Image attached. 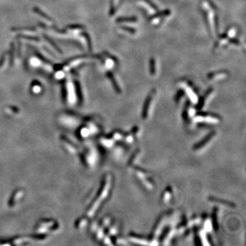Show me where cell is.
<instances>
[{"label":"cell","instance_id":"6da1fadb","mask_svg":"<svg viewBox=\"0 0 246 246\" xmlns=\"http://www.w3.org/2000/svg\"><path fill=\"white\" fill-rule=\"evenodd\" d=\"M200 8L204 15L209 34L213 39H216L219 31V17L217 7L211 0H202L200 3Z\"/></svg>","mask_w":246,"mask_h":246},{"label":"cell","instance_id":"7a4b0ae2","mask_svg":"<svg viewBox=\"0 0 246 246\" xmlns=\"http://www.w3.org/2000/svg\"><path fill=\"white\" fill-rule=\"evenodd\" d=\"M178 85L180 88L184 91L185 96L190 100V103L196 104L198 100L197 91L193 84L187 79H181L178 82Z\"/></svg>","mask_w":246,"mask_h":246},{"label":"cell","instance_id":"3957f363","mask_svg":"<svg viewBox=\"0 0 246 246\" xmlns=\"http://www.w3.org/2000/svg\"><path fill=\"white\" fill-rule=\"evenodd\" d=\"M172 14L170 10H164L157 11L155 14L148 17V22L152 27H159L163 24Z\"/></svg>","mask_w":246,"mask_h":246},{"label":"cell","instance_id":"277c9868","mask_svg":"<svg viewBox=\"0 0 246 246\" xmlns=\"http://www.w3.org/2000/svg\"><path fill=\"white\" fill-rule=\"evenodd\" d=\"M156 95H157V90L155 89H152L146 96L142 112V117L144 120L147 119L149 117L150 112L152 111V108L153 107L154 101L155 100Z\"/></svg>","mask_w":246,"mask_h":246},{"label":"cell","instance_id":"5b68a950","mask_svg":"<svg viewBox=\"0 0 246 246\" xmlns=\"http://www.w3.org/2000/svg\"><path fill=\"white\" fill-rule=\"evenodd\" d=\"M136 6L148 17L155 14L159 9L150 0H137L135 3Z\"/></svg>","mask_w":246,"mask_h":246},{"label":"cell","instance_id":"8992f818","mask_svg":"<svg viewBox=\"0 0 246 246\" xmlns=\"http://www.w3.org/2000/svg\"><path fill=\"white\" fill-rule=\"evenodd\" d=\"M193 121L196 123L211 124V125H216L220 123L221 118L220 116L211 114H196L193 118Z\"/></svg>","mask_w":246,"mask_h":246},{"label":"cell","instance_id":"52a82bcc","mask_svg":"<svg viewBox=\"0 0 246 246\" xmlns=\"http://www.w3.org/2000/svg\"><path fill=\"white\" fill-rule=\"evenodd\" d=\"M135 172L136 176L140 180L143 185L145 187L147 188L148 189H151L154 187V182L152 179L148 176V172L144 170L135 167Z\"/></svg>","mask_w":246,"mask_h":246},{"label":"cell","instance_id":"ba28073f","mask_svg":"<svg viewBox=\"0 0 246 246\" xmlns=\"http://www.w3.org/2000/svg\"><path fill=\"white\" fill-rule=\"evenodd\" d=\"M228 76H229V72L227 70H220L209 72L207 75V78L210 81L219 82L224 81L228 77Z\"/></svg>","mask_w":246,"mask_h":246},{"label":"cell","instance_id":"9c48e42d","mask_svg":"<svg viewBox=\"0 0 246 246\" xmlns=\"http://www.w3.org/2000/svg\"><path fill=\"white\" fill-rule=\"evenodd\" d=\"M117 32L122 36H133L138 33V30L131 25H121L117 29Z\"/></svg>","mask_w":246,"mask_h":246},{"label":"cell","instance_id":"30bf717a","mask_svg":"<svg viewBox=\"0 0 246 246\" xmlns=\"http://www.w3.org/2000/svg\"><path fill=\"white\" fill-rule=\"evenodd\" d=\"M214 93V89L209 88L208 90L201 98L198 99L197 103H196L197 104L196 105V109H197V110H202L203 107H205V106L207 104V103L209 102V101L211 100V99L213 97Z\"/></svg>","mask_w":246,"mask_h":246},{"label":"cell","instance_id":"8fae6325","mask_svg":"<svg viewBox=\"0 0 246 246\" xmlns=\"http://www.w3.org/2000/svg\"><path fill=\"white\" fill-rule=\"evenodd\" d=\"M215 135H216V133H215V131H213V132L210 133L209 135H207L205 138L203 139L201 141H200L198 144H196L195 146H194V150H196V151L203 150L206 146H207V145H209L212 142V140L215 138Z\"/></svg>","mask_w":246,"mask_h":246},{"label":"cell","instance_id":"7c38bea8","mask_svg":"<svg viewBox=\"0 0 246 246\" xmlns=\"http://www.w3.org/2000/svg\"><path fill=\"white\" fill-rule=\"evenodd\" d=\"M140 129L138 127H133L132 130L130 132L126 133L125 135H124L123 140H125V142L127 144H132L134 142L135 140H137V138L140 136Z\"/></svg>","mask_w":246,"mask_h":246},{"label":"cell","instance_id":"4fadbf2b","mask_svg":"<svg viewBox=\"0 0 246 246\" xmlns=\"http://www.w3.org/2000/svg\"><path fill=\"white\" fill-rule=\"evenodd\" d=\"M195 242L196 245H209L207 241L206 231L204 229H197L195 232Z\"/></svg>","mask_w":246,"mask_h":246},{"label":"cell","instance_id":"5bb4252c","mask_svg":"<svg viewBox=\"0 0 246 246\" xmlns=\"http://www.w3.org/2000/svg\"><path fill=\"white\" fill-rule=\"evenodd\" d=\"M196 114V109L192 106V104L189 101L187 103L185 106V109L183 111V118L185 121H189L191 119H193V118Z\"/></svg>","mask_w":246,"mask_h":246},{"label":"cell","instance_id":"9a60e30c","mask_svg":"<svg viewBox=\"0 0 246 246\" xmlns=\"http://www.w3.org/2000/svg\"><path fill=\"white\" fill-rule=\"evenodd\" d=\"M105 64L106 67L110 70H116V68L118 66V62L116 58L110 56L109 54H106L105 59Z\"/></svg>","mask_w":246,"mask_h":246},{"label":"cell","instance_id":"2e32d148","mask_svg":"<svg viewBox=\"0 0 246 246\" xmlns=\"http://www.w3.org/2000/svg\"><path fill=\"white\" fill-rule=\"evenodd\" d=\"M138 21L137 17H121L116 19V23L120 25H133Z\"/></svg>","mask_w":246,"mask_h":246},{"label":"cell","instance_id":"e0dca14e","mask_svg":"<svg viewBox=\"0 0 246 246\" xmlns=\"http://www.w3.org/2000/svg\"><path fill=\"white\" fill-rule=\"evenodd\" d=\"M129 240L133 243L140 244V245H151L150 240L144 239L142 236H140L136 234H130L129 235Z\"/></svg>","mask_w":246,"mask_h":246},{"label":"cell","instance_id":"ac0fdd59","mask_svg":"<svg viewBox=\"0 0 246 246\" xmlns=\"http://www.w3.org/2000/svg\"><path fill=\"white\" fill-rule=\"evenodd\" d=\"M173 191L170 187H168L165 189V191H163V193L162 194L161 199L162 201L163 202V203H169L170 202V200L172 198V194H173Z\"/></svg>","mask_w":246,"mask_h":246},{"label":"cell","instance_id":"d6986e66","mask_svg":"<svg viewBox=\"0 0 246 246\" xmlns=\"http://www.w3.org/2000/svg\"><path fill=\"white\" fill-rule=\"evenodd\" d=\"M123 2V0H112L111 6H110V13L111 16H113L117 12L120 6Z\"/></svg>","mask_w":246,"mask_h":246},{"label":"cell","instance_id":"ffe728a7","mask_svg":"<svg viewBox=\"0 0 246 246\" xmlns=\"http://www.w3.org/2000/svg\"><path fill=\"white\" fill-rule=\"evenodd\" d=\"M149 72L151 76H155L157 72V61L154 58H150L149 61Z\"/></svg>","mask_w":246,"mask_h":246},{"label":"cell","instance_id":"44dd1931","mask_svg":"<svg viewBox=\"0 0 246 246\" xmlns=\"http://www.w3.org/2000/svg\"><path fill=\"white\" fill-rule=\"evenodd\" d=\"M209 200H211V201H212V202H214V203H219V204H220V205L228 206V207H234V206H235V205H234V204H233L232 203H231V202L226 201V200L220 199V198H216L215 197L209 198Z\"/></svg>","mask_w":246,"mask_h":246},{"label":"cell","instance_id":"7402d4cb","mask_svg":"<svg viewBox=\"0 0 246 246\" xmlns=\"http://www.w3.org/2000/svg\"><path fill=\"white\" fill-rule=\"evenodd\" d=\"M203 229L207 232H210L213 229V223L209 218H206L203 222Z\"/></svg>","mask_w":246,"mask_h":246},{"label":"cell","instance_id":"603a6c76","mask_svg":"<svg viewBox=\"0 0 246 246\" xmlns=\"http://www.w3.org/2000/svg\"><path fill=\"white\" fill-rule=\"evenodd\" d=\"M140 150H136V151H135L134 153L133 154V155H132V157H131V159H130V160H129V165H133V164H134L135 162H136V161L137 160H138V159L139 158V157H140Z\"/></svg>","mask_w":246,"mask_h":246},{"label":"cell","instance_id":"cb8c5ba5","mask_svg":"<svg viewBox=\"0 0 246 246\" xmlns=\"http://www.w3.org/2000/svg\"><path fill=\"white\" fill-rule=\"evenodd\" d=\"M185 96V94L184 91L182 89L180 88V90L177 92V93L174 96V101L177 103H178L180 101H181V99H182L183 97Z\"/></svg>","mask_w":246,"mask_h":246},{"label":"cell","instance_id":"d4e9b609","mask_svg":"<svg viewBox=\"0 0 246 246\" xmlns=\"http://www.w3.org/2000/svg\"><path fill=\"white\" fill-rule=\"evenodd\" d=\"M113 137L115 140H123L124 133H122L121 131H116L114 133Z\"/></svg>","mask_w":246,"mask_h":246}]
</instances>
